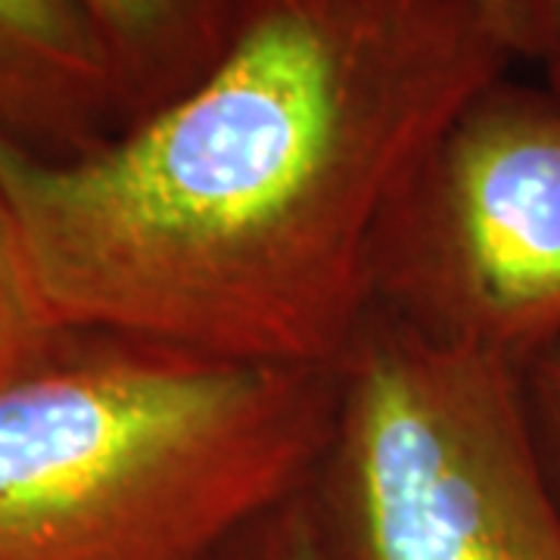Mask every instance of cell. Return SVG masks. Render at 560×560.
<instances>
[{
	"label": "cell",
	"mask_w": 560,
	"mask_h": 560,
	"mask_svg": "<svg viewBox=\"0 0 560 560\" xmlns=\"http://www.w3.org/2000/svg\"><path fill=\"white\" fill-rule=\"evenodd\" d=\"M69 334L44 300L20 221L0 187V383L50 359Z\"/></svg>",
	"instance_id": "cell-7"
},
{
	"label": "cell",
	"mask_w": 560,
	"mask_h": 560,
	"mask_svg": "<svg viewBox=\"0 0 560 560\" xmlns=\"http://www.w3.org/2000/svg\"><path fill=\"white\" fill-rule=\"evenodd\" d=\"M514 62L480 0H237L178 97L72 156L0 140V187L66 330L334 374L393 206Z\"/></svg>",
	"instance_id": "cell-1"
},
{
	"label": "cell",
	"mask_w": 560,
	"mask_h": 560,
	"mask_svg": "<svg viewBox=\"0 0 560 560\" xmlns=\"http://www.w3.org/2000/svg\"><path fill=\"white\" fill-rule=\"evenodd\" d=\"M116 62L128 121L178 97L228 40L237 0H81Z\"/></svg>",
	"instance_id": "cell-6"
},
{
	"label": "cell",
	"mask_w": 560,
	"mask_h": 560,
	"mask_svg": "<svg viewBox=\"0 0 560 560\" xmlns=\"http://www.w3.org/2000/svg\"><path fill=\"white\" fill-rule=\"evenodd\" d=\"M128 125L119 72L81 0H0V140L72 156Z\"/></svg>",
	"instance_id": "cell-5"
},
{
	"label": "cell",
	"mask_w": 560,
	"mask_h": 560,
	"mask_svg": "<svg viewBox=\"0 0 560 560\" xmlns=\"http://www.w3.org/2000/svg\"><path fill=\"white\" fill-rule=\"evenodd\" d=\"M371 312L514 371L560 340V101L501 75L383 224Z\"/></svg>",
	"instance_id": "cell-4"
},
{
	"label": "cell",
	"mask_w": 560,
	"mask_h": 560,
	"mask_svg": "<svg viewBox=\"0 0 560 560\" xmlns=\"http://www.w3.org/2000/svg\"><path fill=\"white\" fill-rule=\"evenodd\" d=\"M533 62H539L545 88L560 101V0H539V47Z\"/></svg>",
	"instance_id": "cell-11"
},
{
	"label": "cell",
	"mask_w": 560,
	"mask_h": 560,
	"mask_svg": "<svg viewBox=\"0 0 560 560\" xmlns=\"http://www.w3.org/2000/svg\"><path fill=\"white\" fill-rule=\"evenodd\" d=\"M305 486L334 560H560L517 371L368 315Z\"/></svg>",
	"instance_id": "cell-3"
},
{
	"label": "cell",
	"mask_w": 560,
	"mask_h": 560,
	"mask_svg": "<svg viewBox=\"0 0 560 560\" xmlns=\"http://www.w3.org/2000/svg\"><path fill=\"white\" fill-rule=\"evenodd\" d=\"M215 560H334L330 548L320 536L315 511L300 495L287 499L259 521H253L241 536L228 541Z\"/></svg>",
	"instance_id": "cell-8"
},
{
	"label": "cell",
	"mask_w": 560,
	"mask_h": 560,
	"mask_svg": "<svg viewBox=\"0 0 560 560\" xmlns=\"http://www.w3.org/2000/svg\"><path fill=\"white\" fill-rule=\"evenodd\" d=\"M486 16L495 22L517 60H536L539 47V0H480Z\"/></svg>",
	"instance_id": "cell-10"
},
{
	"label": "cell",
	"mask_w": 560,
	"mask_h": 560,
	"mask_svg": "<svg viewBox=\"0 0 560 560\" xmlns=\"http://www.w3.org/2000/svg\"><path fill=\"white\" fill-rule=\"evenodd\" d=\"M529 440L560 504V340L517 371Z\"/></svg>",
	"instance_id": "cell-9"
},
{
	"label": "cell",
	"mask_w": 560,
	"mask_h": 560,
	"mask_svg": "<svg viewBox=\"0 0 560 560\" xmlns=\"http://www.w3.org/2000/svg\"><path fill=\"white\" fill-rule=\"evenodd\" d=\"M337 381L72 330L0 383V560H215L300 495Z\"/></svg>",
	"instance_id": "cell-2"
}]
</instances>
